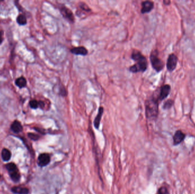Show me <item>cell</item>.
Wrapping results in <instances>:
<instances>
[{
    "label": "cell",
    "instance_id": "10",
    "mask_svg": "<svg viewBox=\"0 0 195 194\" xmlns=\"http://www.w3.org/2000/svg\"><path fill=\"white\" fill-rule=\"evenodd\" d=\"M154 8V3L152 1H145L142 2V9L141 13L142 14L149 13L153 10Z\"/></svg>",
    "mask_w": 195,
    "mask_h": 194
},
{
    "label": "cell",
    "instance_id": "8",
    "mask_svg": "<svg viewBox=\"0 0 195 194\" xmlns=\"http://www.w3.org/2000/svg\"><path fill=\"white\" fill-rule=\"evenodd\" d=\"M50 161H51V157L50 154L44 153L41 154L38 156L37 164L40 167H45L50 164Z\"/></svg>",
    "mask_w": 195,
    "mask_h": 194
},
{
    "label": "cell",
    "instance_id": "2",
    "mask_svg": "<svg viewBox=\"0 0 195 194\" xmlns=\"http://www.w3.org/2000/svg\"><path fill=\"white\" fill-rule=\"evenodd\" d=\"M159 100L157 97L152 96L145 102L146 118L151 121L156 120L159 115Z\"/></svg>",
    "mask_w": 195,
    "mask_h": 194
},
{
    "label": "cell",
    "instance_id": "21",
    "mask_svg": "<svg viewBox=\"0 0 195 194\" xmlns=\"http://www.w3.org/2000/svg\"><path fill=\"white\" fill-rule=\"evenodd\" d=\"M29 106L31 109H37V108H39V105H38V102L36 100V99H32L29 102Z\"/></svg>",
    "mask_w": 195,
    "mask_h": 194
},
{
    "label": "cell",
    "instance_id": "25",
    "mask_svg": "<svg viewBox=\"0 0 195 194\" xmlns=\"http://www.w3.org/2000/svg\"><path fill=\"white\" fill-rule=\"evenodd\" d=\"M38 105H39V108L41 109H43V108L45 107V102H43V101H39L38 102Z\"/></svg>",
    "mask_w": 195,
    "mask_h": 194
},
{
    "label": "cell",
    "instance_id": "16",
    "mask_svg": "<svg viewBox=\"0 0 195 194\" xmlns=\"http://www.w3.org/2000/svg\"><path fill=\"white\" fill-rule=\"evenodd\" d=\"M1 157L4 161L8 162L10 161L11 157V153L9 149L4 148L1 152Z\"/></svg>",
    "mask_w": 195,
    "mask_h": 194
},
{
    "label": "cell",
    "instance_id": "5",
    "mask_svg": "<svg viewBox=\"0 0 195 194\" xmlns=\"http://www.w3.org/2000/svg\"><path fill=\"white\" fill-rule=\"evenodd\" d=\"M178 62V58L174 53H172L169 54V56L168 57L167 61L166 66L167 70L169 72H172L174 71V70L176 68V67L177 65Z\"/></svg>",
    "mask_w": 195,
    "mask_h": 194
},
{
    "label": "cell",
    "instance_id": "9",
    "mask_svg": "<svg viewBox=\"0 0 195 194\" xmlns=\"http://www.w3.org/2000/svg\"><path fill=\"white\" fill-rule=\"evenodd\" d=\"M185 137H186V134L183 133L181 130H176L173 136V145L174 146L179 145L183 141H184Z\"/></svg>",
    "mask_w": 195,
    "mask_h": 194
},
{
    "label": "cell",
    "instance_id": "6",
    "mask_svg": "<svg viewBox=\"0 0 195 194\" xmlns=\"http://www.w3.org/2000/svg\"><path fill=\"white\" fill-rule=\"evenodd\" d=\"M59 9L62 15L65 19H66L67 20L72 23L74 22L75 17L72 10L64 5H60V7L59 8Z\"/></svg>",
    "mask_w": 195,
    "mask_h": 194
},
{
    "label": "cell",
    "instance_id": "27",
    "mask_svg": "<svg viewBox=\"0 0 195 194\" xmlns=\"http://www.w3.org/2000/svg\"><path fill=\"white\" fill-rule=\"evenodd\" d=\"M1 174H0V178H1Z\"/></svg>",
    "mask_w": 195,
    "mask_h": 194
},
{
    "label": "cell",
    "instance_id": "19",
    "mask_svg": "<svg viewBox=\"0 0 195 194\" xmlns=\"http://www.w3.org/2000/svg\"><path fill=\"white\" fill-rule=\"evenodd\" d=\"M174 100L172 99H168L164 102V104L163 105V109L164 110L169 109L174 106Z\"/></svg>",
    "mask_w": 195,
    "mask_h": 194
},
{
    "label": "cell",
    "instance_id": "12",
    "mask_svg": "<svg viewBox=\"0 0 195 194\" xmlns=\"http://www.w3.org/2000/svg\"><path fill=\"white\" fill-rule=\"evenodd\" d=\"M104 111V108L103 107H100L98 109V113L96 117L95 118L94 121V126L96 129H98L100 126V123L101 121V118L102 117L103 113Z\"/></svg>",
    "mask_w": 195,
    "mask_h": 194
},
{
    "label": "cell",
    "instance_id": "18",
    "mask_svg": "<svg viewBox=\"0 0 195 194\" xmlns=\"http://www.w3.org/2000/svg\"><path fill=\"white\" fill-rule=\"evenodd\" d=\"M78 6H79V9L78 11L80 10V11H84L85 13H89L91 11V9L87 6L86 4L84 2H79L78 4Z\"/></svg>",
    "mask_w": 195,
    "mask_h": 194
},
{
    "label": "cell",
    "instance_id": "24",
    "mask_svg": "<svg viewBox=\"0 0 195 194\" xmlns=\"http://www.w3.org/2000/svg\"><path fill=\"white\" fill-rule=\"evenodd\" d=\"M4 31L2 30L0 31V45H1L4 41V38H3V36H4Z\"/></svg>",
    "mask_w": 195,
    "mask_h": 194
},
{
    "label": "cell",
    "instance_id": "15",
    "mask_svg": "<svg viewBox=\"0 0 195 194\" xmlns=\"http://www.w3.org/2000/svg\"><path fill=\"white\" fill-rule=\"evenodd\" d=\"M15 84L19 88L22 89L27 86V80L25 77H18L15 80Z\"/></svg>",
    "mask_w": 195,
    "mask_h": 194
},
{
    "label": "cell",
    "instance_id": "22",
    "mask_svg": "<svg viewBox=\"0 0 195 194\" xmlns=\"http://www.w3.org/2000/svg\"><path fill=\"white\" fill-rule=\"evenodd\" d=\"M156 194H169V191L165 186H161L159 188Z\"/></svg>",
    "mask_w": 195,
    "mask_h": 194
},
{
    "label": "cell",
    "instance_id": "3",
    "mask_svg": "<svg viewBox=\"0 0 195 194\" xmlns=\"http://www.w3.org/2000/svg\"><path fill=\"white\" fill-rule=\"evenodd\" d=\"M158 54V51L156 50L152 51L149 56V59L152 68L157 72H160L163 70L165 63L161 59L159 58Z\"/></svg>",
    "mask_w": 195,
    "mask_h": 194
},
{
    "label": "cell",
    "instance_id": "14",
    "mask_svg": "<svg viewBox=\"0 0 195 194\" xmlns=\"http://www.w3.org/2000/svg\"><path fill=\"white\" fill-rule=\"evenodd\" d=\"M11 192L14 194H29V189L22 186H14L11 188Z\"/></svg>",
    "mask_w": 195,
    "mask_h": 194
},
{
    "label": "cell",
    "instance_id": "26",
    "mask_svg": "<svg viewBox=\"0 0 195 194\" xmlns=\"http://www.w3.org/2000/svg\"><path fill=\"white\" fill-rule=\"evenodd\" d=\"M163 4H164L165 5H169L170 4H171V1L169 0H164L163 1Z\"/></svg>",
    "mask_w": 195,
    "mask_h": 194
},
{
    "label": "cell",
    "instance_id": "17",
    "mask_svg": "<svg viewBox=\"0 0 195 194\" xmlns=\"http://www.w3.org/2000/svg\"><path fill=\"white\" fill-rule=\"evenodd\" d=\"M16 20L19 25L24 26L27 24V18L24 14H19L17 16Z\"/></svg>",
    "mask_w": 195,
    "mask_h": 194
},
{
    "label": "cell",
    "instance_id": "11",
    "mask_svg": "<svg viewBox=\"0 0 195 194\" xmlns=\"http://www.w3.org/2000/svg\"><path fill=\"white\" fill-rule=\"evenodd\" d=\"M70 52L72 54H75L76 55H82V56L87 55L88 52L87 49L83 46L74 47L70 50Z\"/></svg>",
    "mask_w": 195,
    "mask_h": 194
},
{
    "label": "cell",
    "instance_id": "13",
    "mask_svg": "<svg viewBox=\"0 0 195 194\" xmlns=\"http://www.w3.org/2000/svg\"><path fill=\"white\" fill-rule=\"evenodd\" d=\"M10 129L14 133H20L23 130V127L21 123L18 120H14L10 126Z\"/></svg>",
    "mask_w": 195,
    "mask_h": 194
},
{
    "label": "cell",
    "instance_id": "7",
    "mask_svg": "<svg viewBox=\"0 0 195 194\" xmlns=\"http://www.w3.org/2000/svg\"><path fill=\"white\" fill-rule=\"evenodd\" d=\"M159 93L158 96V99L160 102H162L168 96L171 92V87L169 84H164L159 88Z\"/></svg>",
    "mask_w": 195,
    "mask_h": 194
},
{
    "label": "cell",
    "instance_id": "4",
    "mask_svg": "<svg viewBox=\"0 0 195 194\" xmlns=\"http://www.w3.org/2000/svg\"><path fill=\"white\" fill-rule=\"evenodd\" d=\"M5 166L11 180L15 183L18 182L20 180L21 174L17 165L14 163H9Z\"/></svg>",
    "mask_w": 195,
    "mask_h": 194
},
{
    "label": "cell",
    "instance_id": "20",
    "mask_svg": "<svg viewBox=\"0 0 195 194\" xmlns=\"http://www.w3.org/2000/svg\"><path fill=\"white\" fill-rule=\"evenodd\" d=\"M58 94L61 96H63V97H65L66 96L67 94V92L66 91V89L65 88V87L62 85V84H61L59 86V91H58Z\"/></svg>",
    "mask_w": 195,
    "mask_h": 194
},
{
    "label": "cell",
    "instance_id": "1",
    "mask_svg": "<svg viewBox=\"0 0 195 194\" xmlns=\"http://www.w3.org/2000/svg\"><path fill=\"white\" fill-rule=\"evenodd\" d=\"M131 59L135 61V64L129 68V71L133 73L145 71L148 67V61L146 58L138 50H133L131 54Z\"/></svg>",
    "mask_w": 195,
    "mask_h": 194
},
{
    "label": "cell",
    "instance_id": "23",
    "mask_svg": "<svg viewBox=\"0 0 195 194\" xmlns=\"http://www.w3.org/2000/svg\"><path fill=\"white\" fill-rule=\"evenodd\" d=\"M27 136L29 138L33 141H37L40 138V136L38 134L33 133H27Z\"/></svg>",
    "mask_w": 195,
    "mask_h": 194
}]
</instances>
